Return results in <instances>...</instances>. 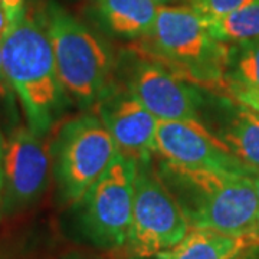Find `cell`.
<instances>
[{"label":"cell","instance_id":"6da1fadb","mask_svg":"<svg viewBox=\"0 0 259 259\" xmlns=\"http://www.w3.org/2000/svg\"><path fill=\"white\" fill-rule=\"evenodd\" d=\"M0 48L3 71L22 102L28 128L40 139L49 133L69 102L56 72L44 9L23 6L10 19Z\"/></svg>","mask_w":259,"mask_h":259},{"label":"cell","instance_id":"7a4b0ae2","mask_svg":"<svg viewBox=\"0 0 259 259\" xmlns=\"http://www.w3.org/2000/svg\"><path fill=\"white\" fill-rule=\"evenodd\" d=\"M156 168L160 180L182 209L189 228L259 238L255 176L183 166L166 158Z\"/></svg>","mask_w":259,"mask_h":259},{"label":"cell","instance_id":"3957f363","mask_svg":"<svg viewBox=\"0 0 259 259\" xmlns=\"http://www.w3.org/2000/svg\"><path fill=\"white\" fill-rule=\"evenodd\" d=\"M133 48L199 88L228 91L229 45L212 37L192 6H160L151 29Z\"/></svg>","mask_w":259,"mask_h":259},{"label":"cell","instance_id":"277c9868","mask_svg":"<svg viewBox=\"0 0 259 259\" xmlns=\"http://www.w3.org/2000/svg\"><path fill=\"white\" fill-rule=\"evenodd\" d=\"M44 16L65 93L82 108L94 107L114 81L110 48L56 2H48Z\"/></svg>","mask_w":259,"mask_h":259},{"label":"cell","instance_id":"5b68a950","mask_svg":"<svg viewBox=\"0 0 259 259\" xmlns=\"http://www.w3.org/2000/svg\"><path fill=\"white\" fill-rule=\"evenodd\" d=\"M117 153L115 141L97 115L85 114L65 122L51 148L54 175L65 202L76 203Z\"/></svg>","mask_w":259,"mask_h":259},{"label":"cell","instance_id":"8992f818","mask_svg":"<svg viewBox=\"0 0 259 259\" xmlns=\"http://www.w3.org/2000/svg\"><path fill=\"white\" fill-rule=\"evenodd\" d=\"M136 161L117 153L110 166L76 202L79 229L93 245L117 249L128 241Z\"/></svg>","mask_w":259,"mask_h":259},{"label":"cell","instance_id":"52a82bcc","mask_svg":"<svg viewBox=\"0 0 259 259\" xmlns=\"http://www.w3.org/2000/svg\"><path fill=\"white\" fill-rule=\"evenodd\" d=\"M189 223L173 196L158 177L151 158L136 161L133 219L127 246L137 258L156 256L176 246Z\"/></svg>","mask_w":259,"mask_h":259},{"label":"cell","instance_id":"ba28073f","mask_svg":"<svg viewBox=\"0 0 259 259\" xmlns=\"http://www.w3.org/2000/svg\"><path fill=\"white\" fill-rule=\"evenodd\" d=\"M122 61V83L157 120H200L204 95L199 87L131 47Z\"/></svg>","mask_w":259,"mask_h":259},{"label":"cell","instance_id":"9c48e42d","mask_svg":"<svg viewBox=\"0 0 259 259\" xmlns=\"http://www.w3.org/2000/svg\"><path fill=\"white\" fill-rule=\"evenodd\" d=\"M156 151L183 166L245 176H256L259 171L236 157L231 147L200 120H158Z\"/></svg>","mask_w":259,"mask_h":259},{"label":"cell","instance_id":"30bf717a","mask_svg":"<svg viewBox=\"0 0 259 259\" xmlns=\"http://www.w3.org/2000/svg\"><path fill=\"white\" fill-rule=\"evenodd\" d=\"M118 153L134 161L151 158L156 151L158 120L124 83L112 81L94 105Z\"/></svg>","mask_w":259,"mask_h":259},{"label":"cell","instance_id":"8fae6325","mask_svg":"<svg viewBox=\"0 0 259 259\" xmlns=\"http://www.w3.org/2000/svg\"><path fill=\"white\" fill-rule=\"evenodd\" d=\"M49 158L39 137L19 127L5 144L2 213H15L32 204L47 187Z\"/></svg>","mask_w":259,"mask_h":259},{"label":"cell","instance_id":"7c38bea8","mask_svg":"<svg viewBox=\"0 0 259 259\" xmlns=\"http://www.w3.org/2000/svg\"><path fill=\"white\" fill-rule=\"evenodd\" d=\"M225 110L219 133L236 157L259 170V115L231 97L223 98Z\"/></svg>","mask_w":259,"mask_h":259},{"label":"cell","instance_id":"4fadbf2b","mask_svg":"<svg viewBox=\"0 0 259 259\" xmlns=\"http://www.w3.org/2000/svg\"><path fill=\"white\" fill-rule=\"evenodd\" d=\"M259 238L231 236L203 228H189L186 236L170 249L156 255L160 259H233Z\"/></svg>","mask_w":259,"mask_h":259},{"label":"cell","instance_id":"5bb4252c","mask_svg":"<svg viewBox=\"0 0 259 259\" xmlns=\"http://www.w3.org/2000/svg\"><path fill=\"white\" fill-rule=\"evenodd\" d=\"M97 9L112 35L140 39L153 26L158 8L151 0H97Z\"/></svg>","mask_w":259,"mask_h":259},{"label":"cell","instance_id":"9a60e30c","mask_svg":"<svg viewBox=\"0 0 259 259\" xmlns=\"http://www.w3.org/2000/svg\"><path fill=\"white\" fill-rule=\"evenodd\" d=\"M207 29L212 37L229 47L258 40L259 2L207 22Z\"/></svg>","mask_w":259,"mask_h":259},{"label":"cell","instance_id":"2e32d148","mask_svg":"<svg viewBox=\"0 0 259 259\" xmlns=\"http://www.w3.org/2000/svg\"><path fill=\"white\" fill-rule=\"evenodd\" d=\"M226 82L228 88L245 87L259 90V39L249 44L229 47Z\"/></svg>","mask_w":259,"mask_h":259},{"label":"cell","instance_id":"e0dca14e","mask_svg":"<svg viewBox=\"0 0 259 259\" xmlns=\"http://www.w3.org/2000/svg\"><path fill=\"white\" fill-rule=\"evenodd\" d=\"M256 2L259 0H194L189 5L197 10L206 19V22H210L222 18L225 15H229L232 12L243 9Z\"/></svg>","mask_w":259,"mask_h":259},{"label":"cell","instance_id":"ac0fdd59","mask_svg":"<svg viewBox=\"0 0 259 259\" xmlns=\"http://www.w3.org/2000/svg\"><path fill=\"white\" fill-rule=\"evenodd\" d=\"M249 107L252 111L259 115V90L256 88H245V87H229L228 97Z\"/></svg>","mask_w":259,"mask_h":259},{"label":"cell","instance_id":"d6986e66","mask_svg":"<svg viewBox=\"0 0 259 259\" xmlns=\"http://www.w3.org/2000/svg\"><path fill=\"white\" fill-rule=\"evenodd\" d=\"M23 2L25 0H2V3H3V6H5V9L8 12V16H9V20L15 15H18L20 10L23 9Z\"/></svg>","mask_w":259,"mask_h":259},{"label":"cell","instance_id":"ffe728a7","mask_svg":"<svg viewBox=\"0 0 259 259\" xmlns=\"http://www.w3.org/2000/svg\"><path fill=\"white\" fill-rule=\"evenodd\" d=\"M233 259H259V242L246 246Z\"/></svg>","mask_w":259,"mask_h":259},{"label":"cell","instance_id":"44dd1931","mask_svg":"<svg viewBox=\"0 0 259 259\" xmlns=\"http://www.w3.org/2000/svg\"><path fill=\"white\" fill-rule=\"evenodd\" d=\"M9 82L3 71V62H2V48H0V98L9 97Z\"/></svg>","mask_w":259,"mask_h":259},{"label":"cell","instance_id":"7402d4cb","mask_svg":"<svg viewBox=\"0 0 259 259\" xmlns=\"http://www.w3.org/2000/svg\"><path fill=\"white\" fill-rule=\"evenodd\" d=\"M9 16H8V12L5 9L2 0H0V39L3 37V35L6 33V30L9 28Z\"/></svg>","mask_w":259,"mask_h":259},{"label":"cell","instance_id":"603a6c76","mask_svg":"<svg viewBox=\"0 0 259 259\" xmlns=\"http://www.w3.org/2000/svg\"><path fill=\"white\" fill-rule=\"evenodd\" d=\"M3 158H5V140L0 133V214H2V193H3Z\"/></svg>","mask_w":259,"mask_h":259},{"label":"cell","instance_id":"cb8c5ba5","mask_svg":"<svg viewBox=\"0 0 259 259\" xmlns=\"http://www.w3.org/2000/svg\"><path fill=\"white\" fill-rule=\"evenodd\" d=\"M153 3L156 5H160V6H167V5H175V3H182V2H186V0H151ZM189 2V0H187Z\"/></svg>","mask_w":259,"mask_h":259},{"label":"cell","instance_id":"d4e9b609","mask_svg":"<svg viewBox=\"0 0 259 259\" xmlns=\"http://www.w3.org/2000/svg\"><path fill=\"white\" fill-rule=\"evenodd\" d=\"M255 185H256V194H258V202H259V171L255 176Z\"/></svg>","mask_w":259,"mask_h":259},{"label":"cell","instance_id":"484cf974","mask_svg":"<svg viewBox=\"0 0 259 259\" xmlns=\"http://www.w3.org/2000/svg\"><path fill=\"white\" fill-rule=\"evenodd\" d=\"M190 2H194V0H189V3H190Z\"/></svg>","mask_w":259,"mask_h":259},{"label":"cell","instance_id":"4316f807","mask_svg":"<svg viewBox=\"0 0 259 259\" xmlns=\"http://www.w3.org/2000/svg\"><path fill=\"white\" fill-rule=\"evenodd\" d=\"M137 259H140V258H137ZM157 259H160V258H157Z\"/></svg>","mask_w":259,"mask_h":259}]
</instances>
